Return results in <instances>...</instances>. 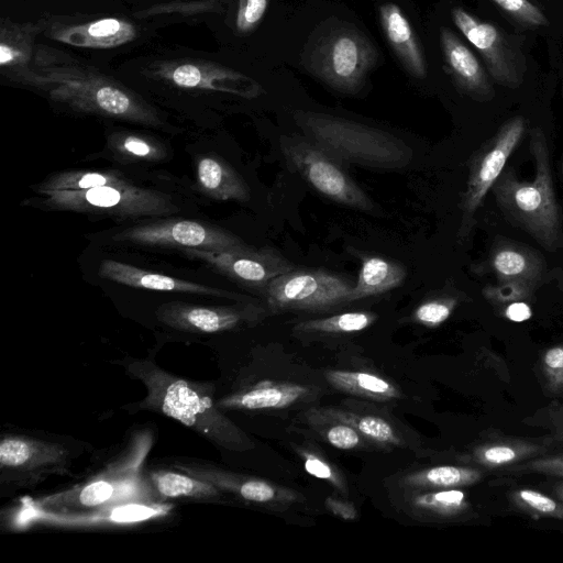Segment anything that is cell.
I'll list each match as a JSON object with an SVG mask.
<instances>
[{
  "label": "cell",
  "instance_id": "1",
  "mask_svg": "<svg viewBox=\"0 0 563 563\" xmlns=\"http://www.w3.org/2000/svg\"><path fill=\"white\" fill-rule=\"evenodd\" d=\"M25 87L80 113L158 125L156 110L120 81L76 57L38 45Z\"/></svg>",
  "mask_w": 563,
  "mask_h": 563
},
{
  "label": "cell",
  "instance_id": "2",
  "mask_svg": "<svg viewBox=\"0 0 563 563\" xmlns=\"http://www.w3.org/2000/svg\"><path fill=\"white\" fill-rule=\"evenodd\" d=\"M126 371L146 389L140 409L175 419L219 449H254L253 440L217 406L212 386L173 375L148 360H133Z\"/></svg>",
  "mask_w": 563,
  "mask_h": 563
},
{
  "label": "cell",
  "instance_id": "3",
  "mask_svg": "<svg viewBox=\"0 0 563 563\" xmlns=\"http://www.w3.org/2000/svg\"><path fill=\"white\" fill-rule=\"evenodd\" d=\"M530 150L536 168L533 180L522 181L512 168L507 167L490 190L509 222L522 229L543 247L555 251L563 246L562 218L547 140L538 128L530 131Z\"/></svg>",
  "mask_w": 563,
  "mask_h": 563
},
{
  "label": "cell",
  "instance_id": "4",
  "mask_svg": "<svg viewBox=\"0 0 563 563\" xmlns=\"http://www.w3.org/2000/svg\"><path fill=\"white\" fill-rule=\"evenodd\" d=\"M294 118L308 140L342 165L399 169L412 159L411 147L384 130L311 111H297Z\"/></svg>",
  "mask_w": 563,
  "mask_h": 563
},
{
  "label": "cell",
  "instance_id": "5",
  "mask_svg": "<svg viewBox=\"0 0 563 563\" xmlns=\"http://www.w3.org/2000/svg\"><path fill=\"white\" fill-rule=\"evenodd\" d=\"M377 56L375 46L360 30L339 22L324 27L308 43L302 64L332 89L356 93Z\"/></svg>",
  "mask_w": 563,
  "mask_h": 563
},
{
  "label": "cell",
  "instance_id": "6",
  "mask_svg": "<svg viewBox=\"0 0 563 563\" xmlns=\"http://www.w3.org/2000/svg\"><path fill=\"white\" fill-rule=\"evenodd\" d=\"M141 459L109 466L71 488L23 505L55 514H87L125 503L152 501L153 492L142 476Z\"/></svg>",
  "mask_w": 563,
  "mask_h": 563
},
{
  "label": "cell",
  "instance_id": "7",
  "mask_svg": "<svg viewBox=\"0 0 563 563\" xmlns=\"http://www.w3.org/2000/svg\"><path fill=\"white\" fill-rule=\"evenodd\" d=\"M44 206L55 210L108 214L120 218L164 216L178 211L167 195L129 181L85 190L42 194Z\"/></svg>",
  "mask_w": 563,
  "mask_h": 563
},
{
  "label": "cell",
  "instance_id": "8",
  "mask_svg": "<svg viewBox=\"0 0 563 563\" xmlns=\"http://www.w3.org/2000/svg\"><path fill=\"white\" fill-rule=\"evenodd\" d=\"M354 283L323 268H294L273 279L263 296L272 313L327 312L346 305Z\"/></svg>",
  "mask_w": 563,
  "mask_h": 563
},
{
  "label": "cell",
  "instance_id": "9",
  "mask_svg": "<svg viewBox=\"0 0 563 563\" xmlns=\"http://www.w3.org/2000/svg\"><path fill=\"white\" fill-rule=\"evenodd\" d=\"M280 148L302 178L328 199L361 211L374 210L373 201L342 164L307 137L283 136Z\"/></svg>",
  "mask_w": 563,
  "mask_h": 563
},
{
  "label": "cell",
  "instance_id": "10",
  "mask_svg": "<svg viewBox=\"0 0 563 563\" xmlns=\"http://www.w3.org/2000/svg\"><path fill=\"white\" fill-rule=\"evenodd\" d=\"M526 126V120L522 117L511 118L474 155L466 190L462 197V220L457 232L460 242L468 238L476 211L519 145Z\"/></svg>",
  "mask_w": 563,
  "mask_h": 563
},
{
  "label": "cell",
  "instance_id": "11",
  "mask_svg": "<svg viewBox=\"0 0 563 563\" xmlns=\"http://www.w3.org/2000/svg\"><path fill=\"white\" fill-rule=\"evenodd\" d=\"M70 450L65 445L21 434H7L0 442L2 485H35L45 476L65 474L70 466Z\"/></svg>",
  "mask_w": 563,
  "mask_h": 563
},
{
  "label": "cell",
  "instance_id": "12",
  "mask_svg": "<svg viewBox=\"0 0 563 563\" xmlns=\"http://www.w3.org/2000/svg\"><path fill=\"white\" fill-rule=\"evenodd\" d=\"M147 75L181 89L207 90L253 99L263 87L245 74L203 59L177 58L155 62Z\"/></svg>",
  "mask_w": 563,
  "mask_h": 563
},
{
  "label": "cell",
  "instance_id": "13",
  "mask_svg": "<svg viewBox=\"0 0 563 563\" xmlns=\"http://www.w3.org/2000/svg\"><path fill=\"white\" fill-rule=\"evenodd\" d=\"M173 466L177 471L213 484L223 493L230 494L242 501L268 510L284 511L305 501V496L292 488L263 478L227 471L205 461L176 460Z\"/></svg>",
  "mask_w": 563,
  "mask_h": 563
},
{
  "label": "cell",
  "instance_id": "14",
  "mask_svg": "<svg viewBox=\"0 0 563 563\" xmlns=\"http://www.w3.org/2000/svg\"><path fill=\"white\" fill-rule=\"evenodd\" d=\"M192 260L207 263L223 275L240 284L260 290L279 275L295 268V265L272 247L236 250L181 249Z\"/></svg>",
  "mask_w": 563,
  "mask_h": 563
},
{
  "label": "cell",
  "instance_id": "15",
  "mask_svg": "<svg viewBox=\"0 0 563 563\" xmlns=\"http://www.w3.org/2000/svg\"><path fill=\"white\" fill-rule=\"evenodd\" d=\"M117 242L181 249L236 250L246 243L221 228L190 220H170L129 228L113 236Z\"/></svg>",
  "mask_w": 563,
  "mask_h": 563
},
{
  "label": "cell",
  "instance_id": "16",
  "mask_svg": "<svg viewBox=\"0 0 563 563\" xmlns=\"http://www.w3.org/2000/svg\"><path fill=\"white\" fill-rule=\"evenodd\" d=\"M268 310L254 302L242 301L233 306H196L172 301L157 309V319L179 331L189 333H218L260 323Z\"/></svg>",
  "mask_w": 563,
  "mask_h": 563
},
{
  "label": "cell",
  "instance_id": "17",
  "mask_svg": "<svg viewBox=\"0 0 563 563\" xmlns=\"http://www.w3.org/2000/svg\"><path fill=\"white\" fill-rule=\"evenodd\" d=\"M40 22L43 36L81 48H114L134 41L137 36L135 24L119 16L85 20L80 16L51 15Z\"/></svg>",
  "mask_w": 563,
  "mask_h": 563
},
{
  "label": "cell",
  "instance_id": "18",
  "mask_svg": "<svg viewBox=\"0 0 563 563\" xmlns=\"http://www.w3.org/2000/svg\"><path fill=\"white\" fill-rule=\"evenodd\" d=\"M319 407L323 412L352 426L375 449H407L419 443L398 419L366 401L345 399L338 406Z\"/></svg>",
  "mask_w": 563,
  "mask_h": 563
},
{
  "label": "cell",
  "instance_id": "19",
  "mask_svg": "<svg viewBox=\"0 0 563 563\" xmlns=\"http://www.w3.org/2000/svg\"><path fill=\"white\" fill-rule=\"evenodd\" d=\"M452 20L482 55L495 81L511 88L521 82L518 58L506 37L494 24L481 21L461 7L452 10Z\"/></svg>",
  "mask_w": 563,
  "mask_h": 563
},
{
  "label": "cell",
  "instance_id": "20",
  "mask_svg": "<svg viewBox=\"0 0 563 563\" xmlns=\"http://www.w3.org/2000/svg\"><path fill=\"white\" fill-rule=\"evenodd\" d=\"M563 444L562 438L551 433L542 437H497L473 445L456 455L460 464L482 470H503L548 454Z\"/></svg>",
  "mask_w": 563,
  "mask_h": 563
},
{
  "label": "cell",
  "instance_id": "21",
  "mask_svg": "<svg viewBox=\"0 0 563 563\" xmlns=\"http://www.w3.org/2000/svg\"><path fill=\"white\" fill-rule=\"evenodd\" d=\"M172 506L158 503H125L87 514H55L25 506L21 521L53 527L128 525L165 515Z\"/></svg>",
  "mask_w": 563,
  "mask_h": 563
},
{
  "label": "cell",
  "instance_id": "22",
  "mask_svg": "<svg viewBox=\"0 0 563 563\" xmlns=\"http://www.w3.org/2000/svg\"><path fill=\"white\" fill-rule=\"evenodd\" d=\"M312 386L284 380H262L217 400L221 410L279 411L312 404Z\"/></svg>",
  "mask_w": 563,
  "mask_h": 563
},
{
  "label": "cell",
  "instance_id": "23",
  "mask_svg": "<svg viewBox=\"0 0 563 563\" xmlns=\"http://www.w3.org/2000/svg\"><path fill=\"white\" fill-rule=\"evenodd\" d=\"M37 22H14L2 18L0 22V73L8 80L24 85L32 71L37 43L42 35Z\"/></svg>",
  "mask_w": 563,
  "mask_h": 563
},
{
  "label": "cell",
  "instance_id": "24",
  "mask_svg": "<svg viewBox=\"0 0 563 563\" xmlns=\"http://www.w3.org/2000/svg\"><path fill=\"white\" fill-rule=\"evenodd\" d=\"M99 276L134 288L216 296L239 301L249 299V297L236 292L148 272L114 260H104L101 262L99 266Z\"/></svg>",
  "mask_w": 563,
  "mask_h": 563
},
{
  "label": "cell",
  "instance_id": "25",
  "mask_svg": "<svg viewBox=\"0 0 563 563\" xmlns=\"http://www.w3.org/2000/svg\"><path fill=\"white\" fill-rule=\"evenodd\" d=\"M401 490L402 509L418 520L450 522L467 519L473 515L470 499L461 488Z\"/></svg>",
  "mask_w": 563,
  "mask_h": 563
},
{
  "label": "cell",
  "instance_id": "26",
  "mask_svg": "<svg viewBox=\"0 0 563 563\" xmlns=\"http://www.w3.org/2000/svg\"><path fill=\"white\" fill-rule=\"evenodd\" d=\"M294 430L307 439L318 440L341 451L375 450L357 430L325 412L310 406L294 420Z\"/></svg>",
  "mask_w": 563,
  "mask_h": 563
},
{
  "label": "cell",
  "instance_id": "27",
  "mask_svg": "<svg viewBox=\"0 0 563 563\" xmlns=\"http://www.w3.org/2000/svg\"><path fill=\"white\" fill-rule=\"evenodd\" d=\"M445 63L457 85L477 100H488L494 91L486 73L472 51L449 29L441 31Z\"/></svg>",
  "mask_w": 563,
  "mask_h": 563
},
{
  "label": "cell",
  "instance_id": "28",
  "mask_svg": "<svg viewBox=\"0 0 563 563\" xmlns=\"http://www.w3.org/2000/svg\"><path fill=\"white\" fill-rule=\"evenodd\" d=\"M379 18L385 36L406 70L423 78L427 64L416 34L400 7L388 2L380 7Z\"/></svg>",
  "mask_w": 563,
  "mask_h": 563
},
{
  "label": "cell",
  "instance_id": "29",
  "mask_svg": "<svg viewBox=\"0 0 563 563\" xmlns=\"http://www.w3.org/2000/svg\"><path fill=\"white\" fill-rule=\"evenodd\" d=\"M488 266L501 282L518 280L533 285L545 272V263L538 253L511 242L496 244L488 258Z\"/></svg>",
  "mask_w": 563,
  "mask_h": 563
},
{
  "label": "cell",
  "instance_id": "30",
  "mask_svg": "<svg viewBox=\"0 0 563 563\" xmlns=\"http://www.w3.org/2000/svg\"><path fill=\"white\" fill-rule=\"evenodd\" d=\"M324 378L334 389L373 402H389L402 396L390 379L366 369H328Z\"/></svg>",
  "mask_w": 563,
  "mask_h": 563
},
{
  "label": "cell",
  "instance_id": "31",
  "mask_svg": "<svg viewBox=\"0 0 563 563\" xmlns=\"http://www.w3.org/2000/svg\"><path fill=\"white\" fill-rule=\"evenodd\" d=\"M479 467L459 465H435L406 473L398 486L400 489H450L472 486L482 481Z\"/></svg>",
  "mask_w": 563,
  "mask_h": 563
},
{
  "label": "cell",
  "instance_id": "32",
  "mask_svg": "<svg viewBox=\"0 0 563 563\" xmlns=\"http://www.w3.org/2000/svg\"><path fill=\"white\" fill-rule=\"evenodd\" d=\"M407 276L404 266L396 262L378 257L367 256L362 260L358 277L351 289L349 305L372 296H377L397 288Z\"/></svg>",
  "mask_w": 563,
  "mask_h": 563
},
{
  "label": "cell",
  "instance_id": "33",
  "mask_svg": "<svg viewBox=\"0 0 563 563\" xmlns=\"http://www.w3.org/2000/svg\"><path fill=\"white\" fill-rule=\"evenodd\" d=\"M197 177L202 191L214 199L246 201L250 198L244 179L220 158L202 157L198 162Z\"/></svg>",
  "mask_w": 563,
  "mask_h": 563
},
{
  "label": "cell",
  "instance_id": "34",
  "mask_svg": "<svg viewBox=\"0 0 563 563\" xmlns=\"http://www.w3.org/2000/svg\"><path fill=\"white\" fill-rule=\"evenodd\" d=\"M153 493L163 499L190 498L206 501H222L224 493L213 484L181 471L158 470L147 477Z\"/></svg>",
  "mask_w": 563,
  "mask_h": 563
},
{
  "label": "cell",
  "instance_id": "35",
  "mask_svg": "<svg viewBox=\"0 0 563 563\" xmlns=\"http://www.w3.org/2000/svg\"><path fill=\"white\" fill-rule=\"evenodd\" d=\"M377 319L372 311H349L323 318L308 319L296 323L295 335L300 338H327L361 332Z\"/></svg>",
  "mask_w": 563,
  "mask_h": 563
},
{
  "label": "cell",
  "instance_id": "36",
  "mask_svg": "<svg viewBox=\"0 0 563 563\" xmlns=\"http://www.w3.org/2000/svg\"><path fill=\"white\" fill-rule=\"evenodd\" d=\"M292 450L302 461L305 470L312 476L330 484L343 497L349 496V484L343 472L323 455L313 444H292Z\"/></svg>",
  "mask_w": 563,
  "mask_h": 563
},
{
  "label": "cell",
  "instance_id": "37",
  "mask_svg": "<svg viewBox=\"0 0 563 563\" xmlns=\"http://www.w3.org/2000/svg\"><path fill=\"white\" fill-rule=\"evenodd\" d=\"M508 496L510 504L521 512L563 520V500L531 488L515 489Z\"/></svg>",
  "mask_w": 563,
  "mask_h": 563
},
{
  "label": "cell",
  "instance_id": "38",
  "mask_svg": "<svg viewBox=\"0 0 563 563\" xmlns=\"http://www.w3.org/2000/svg\"><path fill=\"white\" fill-rule=\"evenodd\" d=\"M221 11L222 3L213 0L170 1L157 3L152 7L142 9L135 12L134 16L146 19L176 14L187 18L207 13H217Z\"/></svg>",
  "mask_w": 563,
  "mask_h": 563
},
{
  "label": "cell",
  "instance_id": "39",
  "mask_svg": "<svg viewBox=\"0 0 563 563\" xmlns=\"http://www.w3.org/2000/svg\"><path fill=\"white\" fill-rule=\"evenodd\" d=\"M457 301L451 297H437L421 302L412 312L413 322L427 328H437L454 311Z\"/></svg>",
  "mask_w": 563,
  "mask_h": 563
},
{
  "label": "cell",
  "instance_id": "40",
  "mask_svg": "<svg viewBox=\"0 0 563 563\" xmlns=\"http://www.w3.org/2000/svg\"><path fill=\"white\" fill-rule=\"evenodd\" d=\"M510 476L540 474L563 477V454H544L501 470Z\"/></svg>",
  "mask_w": 563,
  "mask_h": 563
},
{
  "label": "cell",
  "instance_id": "41",
  "mask_svg": "<svg viewBox=\"0 0 563 563\" xmlns=\"http://www.w3.org/2000/svg\"><path fill=\"white\" fill-rule=\"evenodd\" d=\"M492 1L514 20L526 26L538 27L548 25V19L544 13L530 0Z\"/></svg>",
  "mask_w": 563,
  "mask_h": 563
},
{
  "label": "cell",
  "instance_id": "42",
  "mask_svg": "<svg viewBox=\"0 0 563 563\" xmlns=\"http://www.w3.org/2000/svg\"><path fill=\"white\" fill-rule=\"evenodd\" d=\"M113 146L121 155L135 159L152 161L162 156V152L156 144L136 134L115 136Z\"/></svg>",
  "mask_w": 563,
  "mask_h": 563
},
{
  "label": "cell",
  "instance_id": "43",
  "mask_svg": "<svg viewBox=\"0 0 563 563\" xmlns=\"http://www.w3.org/2000/svg\"><path fill=\"white\" fill-rule=\"evenodd\" d=\"M541 371L547 389L563 395V344L548 349L541 357Z\"/></svg>",
  "mask_w": 563,
  "mask_h": 563
},
{
  "label": "cell",
  "instance_id": "44",
  "mask_svg": "<svg viewBox=\"0 0 563 563\" xmlns=\"http://www.w3.org/2000/svg\"><path fill=\"white\" fill-rule=\"evenodd\" d=\"M534 286L518 280L503 282L501 285L486 287L483 294L487 300L495 305H508L527 299L532 294Z\"/></svg>",
  "mask_w": 563,
  "mask_h": 563
},
{
  "label": "cell",
  "instance_id": "45",
  "mask_svg": "<svg viewBox=\"0 0 563 563\" xmlns=\"http://www.w3.org/2000/svg\"><path fill=\"white\" fill-rule=\"evenodd\" d=\"M268 0H238L235 29L240 34L254 31L263 20Z\"/></svg>",
  "mask_w": 563,
  "mask_h": 563
},
{
  "label": "cell",
  "instance_id": "46",
  "mask_svg": "<svg viewBox=\"0 0 563 563\" xmlns=\"http://www.w3.org/2000/svg\"><path fill=\"white\" fill-rule=\"evenodd\" d=\"M324 505L331 514L343 520H355L357 518V510L349 500L330 496L325 499Z\"/></svg>",
  "mask_w": 563,
  "mask_h": 563
},
{
  "label": "cell",
  "instance_id": "47",
  "mask_svg": "<svg viewBox=\"0 0 563 563\" xmlns=\"http://www.w3.org/2000/svg\"><path fill=\"white\" fill-rule=\"evenodd\" d=\"M531 314L530 306L523 300L510 302L504 310V316L514 322L526 321L530 319Z\"/></svg>",
  "mask_w": 563,
  "mask_h": 563
},
{
  "label": "cell",
  "instance_id": "48",
  "mask_svg": "<svg viewBox=\"0 0 563 563\" xmlns=\"http://www.w3.org/2000/svg\"><path fill=\"white\" fill-rule=\"evenodd\" d=\"M554 493L560 500H563V482L555 485Z\"/></svg>",
  "mask_w": 563,
  "mask_h": 563
},
{
  "label": "cell",
  "instance_id": "49",
  "mask_svg": "<svg viewBox=\"0 0 563 563\" xmlns=\"http://www.w3.org/2000/svg\"><path fill=\"white\" fill-rule=\"evenodd\" d=\"M213 1H218V2L222 3V2H224L227 0H213Z\"/></svg>",
  "mask_w": 563,
  "mask_h": 563
},
{
  "label": "cell",
  "instance_id": "50",
  "mask_svg": "<svg viewBox=\"0 0 563 563\" xmlns=\"http://www.w3.org/2000/svg\"><path fill=\"white\" fill-rule=\"evenodd\" d=\"M562 173H563V164H562Z\"/></svg>",
  "mask_w": 563,
  "mask_h": 563
}]
</instances>
